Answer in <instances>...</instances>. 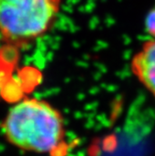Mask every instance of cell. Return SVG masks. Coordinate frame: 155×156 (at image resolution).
<instances>
[{
  "instance_id": "4",
  "label": "cell",
  "mask_w": 155,
  "mask_h": 156,
  "mask_svg": "<svg viewBox=\"0 0 155 156\" xmlns=\"http://www.w3.org/2000/svg\"><path fill=\"white\" fill-rule=\"evenodd\" d=\"M145 30L151 39H155V4L145 17Z\"/></svg>"
},
{
  "instance_id": "3",
  "label": "cell",
  "mask_w": 155,
  "mask_h": 156,
  "mask_svg": "<svg viewBox=\"0 0 155 156\" xmlns=\"http://www.w3.org/2000/svg\"><path fill=\"white\" fill-rule=\"evenodd\" d=\"M133 75L155 98V39L143 42L130 63Z\"/></svg>"
},
{
  "instance_id": "1",
  "label": "cell",
  "mask_w": 155,
  "mask_h": 156,
  "mask_svg": "<svg viewBox=\"0 0 155 156\" xmlns=\"http://www.w3.org/2000/svg\"><path fill=\"white\" fill-rule=\"evenodd\" d=\"M7 142L22 151L52 155L65 144V122L60 109L37 97L13 104L0 124Z\"/></svg>"
},
{
  "instance_id": "2",
  "label": "cell",
  "mask_w": 155,
  "mask_h": 156,
  "mask_svg": "<svg viewBox=\"0 0 155 156\" xmlns=\"http://www.w3.org/2000/svg\"><path fill=\"white\" fill-rule=\"evenodd\" d=\"M63 0H0V40L16 49L32 46L53 28Z\"/></svg>"
}]
</instances>
